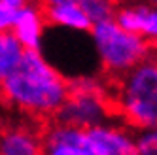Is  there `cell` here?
Segmentation results:
<instances>
[{"mask_svg": "<svg viewBox=\"0 0 157 155\" xmlns=\"http://www.w3.org/2000/svg\"><path fill=\"white\" fill-rule=\"evenodd\" d=\"M6 106L32 117H55L68 98V80L42 51H25L15 72L2 83Z\"/></svg>", "mask_w": 157, "mask_h": 155, "instance_id": "obj_1", "label": "cell"}, {"mask_svg": "<svg viewBox=\"0 0 157 155\" xmlns=\"http://www.w3.org/2000/svg\"><path fill=\"white\" fill-rule=\"evenodd\" d=\"M112 106L136 130L157 127V57L151 55L116 80Z\"/></svg>", "mask_w": 157, "mask_h": 155, "instance_id": "obj_2", "label": "cell"}, {"mask_svg": "<svg viewBox=\"0 0 157 155\" xmlns=\"http://www.w3.org/2000/svg\"><path fill=\"white\" fill-rule=\"evenodd\" d=\"M89 34L104 74L112 76L114 81L136 68L153 53V46L117 27L114 19L93 25Z\"/></svg>", "mask_w": 157, "mask_h": 155, "instance_id": "obj_3", "label": "cell"}, {"mask_svg": "<svg viewBox=\"0 0 157 155\" xmlns=\"http://www.w3.org/2000/svg\"><path fill=\"white\" fill-rule=\"evenodd\" d=\"M112 98L102 93H68L66 102L55 114V123L87 130L108 123L112 115Z\"/></svg>", "mask_w": 157, "mask_h": 155, "instance_id": "obj_4", "label": "cell"}, {"mask_svg": "<svg viewBox=\"0 0 157 155\" xmlns=\"http://www.w3.org/2000/svg\"><path fill=\"white\" fill-rule=\"evenodd\" d=\"M83 148L87 155H138L134 134L110 121L83 130Z\"/></svg>", "mask_w": 157, "mask_h": 155, "instance_id": "obj_5", "label": "cell"}, {"mask_svg": "<svg viewBox=\"0 0 157 155\" xmlns=\"http://www.w3.org/2000/svg\"><path fill=\"white\" fill-rule=\"evenodd\" d=\"M114 21L117 27L146 40L150 46H157V4L155 2L116 6Z\"/></svg>", "mask_w": 157, "mask_h": 155, "instance_id": "obj_6", "label": "cell"}, {"mask_svg": "<svg viewBox=\"0 0 157 155\" xmlns=\"http://www.w3.org/2000/svg\"><path fill=\"white\" fill-rule=\"evenodd\" d=\"M46 17L40 4L25 2L15 17L12 34L23 46L25 51H42L44 34H46Z\"/></svg>", "mask_w": 157, "mask_h": 155, "instance_id": "obj_7", "label": "cell"}, {"mask_svg": "<svg viewBox=\"0 0 157 155\" xmlns=\"http://www.w3.org/2000/svg\"><path fill=\"white\" fill-rule=\"evenodd\" d=\"M0 155H42V134L29 123H8L0 129Z\"/></svg>", "mask_w": 157, "mask_h": 155, "instance_id": "obj_8", "label": "cell"}, {"mask_svg": "<svg viewBox=\"0 0 157 155\" xmlns=\"http://www.w3.org/2000/svg\"><path fill=\"white\" fill-rule=\"evenodd\" d=\"M42 8L46 23L51 27H59L70 32H89L93 27L80 6V0H51Z\"/></svg>", "mask_w": 157, "mask_h": 155, "instance_id": "obj_9", "label": "cell"}, {"mask_svg": "<svg viewBox=\"0 0 157 155\" xmlns=\"http://www.w3.org/2000/svg\"><path fill=\"white\" fill-rule=\"evenodd\" d=\"M42 155H87L83 130L53 123L42 134Z\"/></svg>", "mask_w": 157, "mask_h": 155, "instance_id": "obj_10", "label": "cell"}, {"mask_svg": "<svg viewBox=\"0 0 157 155\" xmlns=\"http://www.w3.org/2000/svg\"><path fill=\"white\" fill-rule=\"evenodd\" d=\"M23 46L12 32H0V85L15 72L23 59Z\"/></svg>", "mask_w": 157, "mask_h": 155, "instance_id": "obj_11", "label": "cell"}, {"mask_svg": "<svg viewBox=\"0 0 157 155\" xmlns=\"http://www.w3.org/2000/svg\"><path fill=\"white\" fill-rule=\"evenodd\" d=\"M80 6L85 12L87 19L91 21V25L114 19L116 13V4L108 2V0H80Z\"/></svg>", "mask_w": 157, "mask_h": 155, "instance_id": "obj_12", "label": "cell"}, {"mask_svg": "<svg viewBox=\"0 0 157 155\" xmlns=\"http://www.w3.org/2000/svg\"><path fill=\"white\" fill-rule=\"evenodd\" d=\"M23 0H0V32H12Z\"/></svg>", "mask_w": 157, "mask_h": 155, "instance_id": "obj_13", "label": "cell"}, {"mask_svg": "<svg viewBox=\"0 0 157 155\" xmlns=\"http://www.w3.org/2000/svg\"><path fill=\"white\" fill-rule=\"evenodd\" d=\"M138 155H157V127L148 130H138L134 134Z\"/></svg>", "mask_w": 157, "mask_h": 155, "instance_id": "obj_14", "label": "cell"}, {"mask_svg": "<svg viewBox=\"0 0 157 155\" xmlns=\"http://www.w3.org/2000/svg\"><path fill=\"white\" fill-rule=\"evenodd\" d=\"M6 108V100H4V93H2V85H0V114H2V110Z\"/></svg>", "mask_w": 157, "mask_h": 155, "instance_id": "obj_15", "label": "cell"}]
</instances>
